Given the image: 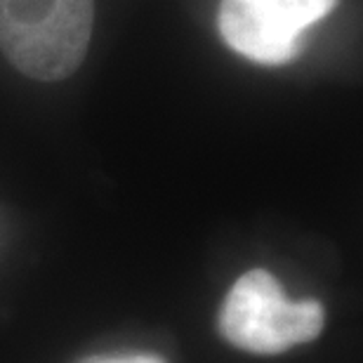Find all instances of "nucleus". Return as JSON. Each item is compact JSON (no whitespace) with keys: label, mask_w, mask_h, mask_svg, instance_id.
<instances>
[{"label":"nucleus","mask_w":363,"mask_h":363,"mask_svg":"<svg viewBox=\"0 0 363 363\" xmlns=\"http://www.w3.org/2000/svg\"><path fill=\"white\" fill-rule=\"evenodd\" d=\"M94 0H0V52L35 81H62L85 60Z\"/></svg>","instance_id":"obj_1"},{"label":"nucleus","mask_w":363,"mask_h":363,"mask_svg":"<svg viewBox=\"0 0 363 363\" xmlns=\"http://www.w3.org/2000/svg\"><path fill=\"white\" fill-rule=\"evenodd\" d=\"M323 328L316 300L293 302L269 272L243 274L222 304L220 330L231 345L252 354H281L314 340Z\"/></svg>","instance_id":"obj_2"},{"label":"nucleus","mask_w":363,"mask_h":363,"mask_svg":"<svg viewBox=\"0 0 363 363\" xmlns=\"http://www.w3.org/2000/svg\"><path fill=\"white\" fill-rule=\"evenodd\" d=\"M337 0H222L220 33L250 62L281 67L304 48V33L321 21Z\"/></svg>","instance_id":"obj_3"},{"label":"nucleus","mask_w":363,"mask_h":363,"mask_svg":"<svg viewBox=\"0 0 363 363\" xmlns=\"http://www.w3.org/2000/svg\"><path fill=\"white\" fill-rule=\"evenodd\" d=\"M85 363H165L163 359L151 357V354H123V357H99Z\"/></svg>","instance_id":"obj_4"}]
</instances>
